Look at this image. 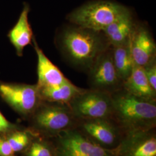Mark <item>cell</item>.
<instances>
[{
  "label": "cell",
  "mask_w": 156,
  "mask_h": 156,
  "mask_svg": "<svg viewBox=\"0 0 156 156\" xmlns=\"http://www.w3.org/2000/svg\"><path fill=\"white\" fill-rule=\"evenodd\" d=\"M56 41L66 61L72 67L87 73L97 58L111 46L102 31L72 24L58 31Z\"/></svg>",
  "instance_id": "6da1fadb"
},
{
  "label": "cell",
  "mask_w": 156,
  "mask_h": 156,
  "mask_svg": "<svg viewBox=\"0 0 156 156\" xmlns=\"http://www.w3.org/2000/svg\"><path fill=\"white\" fill-rule=\"evenodd\" d=\"M111 119L125 135L149 131L156 126V102L129 93L123 87L111 94Z\"/></svg>",
  "instance_id": "7a4b0ae2"
},
{
  "label": "cell",
  "mask_w": 156,
  "mask_h": 156,
  "mask_svg": "<svg viewBox=\"0 0 156 156\" xmlns=\"http://www.w3.org/2000/svg\"><path fill=\"white\" fill-rule=\"evenodd\" d=\"M129 9L117 2L94 0L75 9L67 16L71 24L97 31H103Z\"/></svg>",
  "instance_id": "3957f363"
},
{
  "label": "cell",
  "mask_w": 156,
  "mask_h": 156,
  "mask_svg": "<svg viewBox=\"0 0 156 156\" xmlns=\"http://www.w3.org/2000/svg\"><path fill=\"white\" fill-rule=\"evenodd\" d=\"M30 117L33 127L38 133L53 137L74 127L76 123L68 104L44 101Z\"/></svg>",
  "instance_id": "277c9868"
},
{
  "label": "cell",
  "mask_w": 156,
  "mask_h": 156,
  "mask_svg": "<svg viewBox=\"0 0 156 156\" xmlns=\"http://www.w3.org/2000/svg\"><path fill=\"white\" fill-rule=\"evenodd\" d=\"M55 137L56 156H116L113 149H107L96 144L75 126Z\"/></svg>",
  "instance_id": "5b68a950"
},
{
  "label": "cell",
  "mask_w": 156,
  "mask_h": 156,
  "mask_svg": "<svg viewBox=\"0 0 156 156\" xmlns=\"http://www.w3.org/2000/svg\"><path fill=\"white\" fill-rule=\"evenodd\" d=\"M68 105L76 120L111 119V94L96 90L84 89Z\"/></svg>",
  "instance_id": "8992f818"
},
{
  "label": "cell",
  "mask_w": 156,
  "mask_h": 156,
  "mask_svg": "<svg viewBox=\"0 0 156 156\" xmlns=\"http://www.w3.org/2000/svg\"><path fill=\"white\" fill-rule=\"evenodd\" d=\"M0 97L24 117L31 116L42 101L37 84L0 82Z\"/></svg>",
  "instance_id": "52a82bcc"
},
{
  "label": "cell",
  "mask_w": 156,
  "mask_h": 156,
  "mask_svg": "<svg viewBox=\"0 0 156 156\" xmlns=\"http://www.w3.org/2000/svg\"><path fill=\"white\" fill-rule=\"evenodd\" d=\"M87 73L90 89L111 94L123 87L113 63L112 46L97 58Z\"/></svg>",
  "instance_id": "ba28073f"
},
{
  "label": "cell",
  "mask_w": 156,
  "mask_h": 156,
  "mask_svg": "<svg viewBox=\"0 0 156 156\" xmlns=\"http://www.w3.org/2000/svg\"><path fill=\"white\" fill-rule=\"evenodd\" d=\"M75 127L96 144L107 149H115L125 135L111 119L76 120Z\"/></svg>",
  "instance_id": "9c48e42d"
},
{
  "label": "cell",
  "mask_w": 156,
  "mask_h": 156,
  "mask_svg": "<svg viewBox=\"0 0 156 156\" xmlns=\"http://www.w3.org/2000/svg\"><path fill=\"white\" fill-rule=\"evenodd\" d=\"M154 129L124 136L113 149L116 156H156V136Z\"/></svg>",
  "instance_id": "30bf717a"
},
{
  "label": "cell",
  "mask_w": 156,
  "mask_h": 156,
  "mask_svg": "<svg viewBox=\"0 0 156 156\" xmlns=\"http://www.w3.org/2000/svg\"><path fill=\"white\" fill-rule=\"evenodd\" d=\"M130 48L134 64L145 67L156 58V45L149 29L138 23L130 40Z\"/></svg>",
  "instance_id": "8fae6325"
},
{
  "label": "cell",
  "mask_w": 156,
  "mask_h": 156,
  "mask_svg": "<svg viewBox=\"0 0 156 156\" xmlns=\"http://www.w3.org/2000/svg\"><path fill=\"white\" fill-rule=\"evenodd\" d=\"M34 47L37 55V75L38 87H54L68 82L59 68L46 56L33 37Z\"/></svg>",
  "instance_id": "7c38bea8"
},
{
  "label": "cell",
  "mask_w": 156,
  "mask_h": 156,
  "mask_svg": "<svg viewBox=\"0 0 156 156\" xmlns=\"http://www.w3.org/2000/svg\"><path fill=\"white\" fill-rule=\"evenodd\" d=\"M138 23L130 9L107 27L102 32L112 46L129 43Z\"/></svg>",
  "instance_id": "4fadbf2b"
},
{
  "label": "cell",
  "mask_w": 156,
  "mask_h": 156,
  "mask_svg": "<svg viewBox=\"0 0 156 156\" xmlns=\"http://www.w3.org/2000/svg\"><path fill=\"white\" fill-rule=\"evenodd\" d=\"M29 12L28 4H24L16 24L8 33V37L18 56H23L24 49L31 44L33 39V30L28 21Z\"/></svg>",
  "instance_id": "5bb4252c"
},
{
  "label": "cell",
  "mask_w": 156,
  "mask_h": 156,
  "mask_svg": "<svg viewBox=\"0 0 156 156\" xmlns=\"http://www.w3.org/2000/svg\"><path fill=\"white\" fill-rule=\"evenodd\" d=\"M123 88L134 96L156 102V91L151 87L142 67L134 65L130 76L123 83Z\"/></svg>",
  "instance_id": "9a60e30c"
},
{
  "label": "cell",
  "mask_w": 156,
  "mask_h": 156,
  "mask_svg": "<svg viewBox=\"0 0 156 156\" xmlns=\"http://www.w3.org/2000/svg\"><path fill=\"white\" fill-rule=\"evenodd\" d=\"M38 88L42 101L68 105L84 90L75 86L70 80L57 86Z\"/></svg>",
  "instance_id": "2e32d148"
},
{
  "label": "cell",
  "mask_w": 156,
  "mask_h": 156,
  "mask_svg": "<svg viewBox=\"0 0 156 156\" xmlns=\"http://www.w3.org/2000/svg\"><path fill=\"white\" fill-rule=\"evenodd\" d=\"M112 47L115 67L124 83L130 76L135 65L131 51L130 42L125 45Z\"/></svg>",
  "instance_id": "e0dca14e"
},
{
  "label": "cell",
  "mask_w": 156,
  "mask_h": 156,
  "mask_svg": "<svg viewBox=\"0 0 156 156\" xmlns=\"http://www.w3.org/2000/svg\"><path fill=\"white\" fill-rule=\"evenodd\" d=\"M5 136L15 153L26 150L32 141L30 133L28 131H17L16 129Z\"/></svg>",
  "instance_id": "ac0fdd59"
},
{
  "label": "cell",
  "mask_w": 156,
  "mask_h": 156,
  "mask_svg": "<svg viewBox=\"0 0 156 156\" xmlns=\"http://www.w3.org/2000/svg\"><path fill=\"white\" fill-rule=\"evenodd\" d=\"M26 150L25 156H56L54 146L43 140L31 141Z\"/></svg>",
  "instance_id": "d6986e66"
},
{
  "label": "cell",
  "mask_w": 156,
  "mask_h": 156,
  "mask_svg": "<svg viewBox=\"0 0 156 156\" xmlns=\"http://www.w3.org/2000/svg\"><path fill=\"white\" fill-rule=\"evenodd\" d=\"M143 68L151 87L156 91V58Z\"/></svg>",
  "instance_id": "ffe728a7"
},
{
  "label": "cell",
  "mask_w": 156,
  "mask_h": 156,
  "mask_svg": "<svg viewBox=\"0 0 156 156\" xmlns=\"http://www.w3.org/2000/svg\"><path fill=\"white\" fill-rule=\"evenodd\" d=\"M16 129V126L9 122L0 111V134L6 135Z\"/></svg>",
  "instance_id": "44dd1931"
},
{
  "label": "cell",
  "mask_w": 156,
  "mask_h": 156,
  "mask_svg": "<svg viewBox=\"0 0 156 156\" xmlns=\"http://www.w3.org/2000/svg\"><path fill=\"white\" fill-rule=\"evenodd\" d=\"M0 156H15L10 144L6 138L5 135L0 136Z\"/></svg>",
  "instance_id": "7402d4cb"
}]
</instances>
